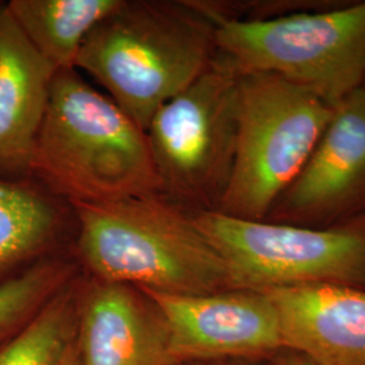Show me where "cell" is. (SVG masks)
Instances as JSON below:
<instances>
[{
  "mask_svg": "<svg viewBox=\"0 0 365 365\" xmlns=\"http://www.w3.org/2000/svg\"><path fill=\"white\" fill-rule=\"evenodd\" d=\"M56 72L0 6V172H31Z\"/></svg>",
  "mask_w": 365,
  "mask_h": 365,
  "instance_id": "7c38bea8",
  "label": "cell"
},
{
  "mask_svg": "<svg viewBox=\"0 0 365 365\" xmlns=\"http://www.w3.org/2000/svg\"><path fill=\"white\" fill-rule=\"evenodd\" d=\"M365 214V93L334 107L333 117L297 179L264 221L329 227Z\"/></svg>",
  "mask_w": 365,
  "mask_h": 365,
  "instance_id": "ba28073f",
  "label": "cell"
},
{
  "mask_svg": "<svg viewBox=\"0 0 365 365\" xmlns=\"http://www.w3.org/2000/svg\"><path fill=\"white\" fill-rule=\"evenodd\" d=\"M69 207L80 260L96 280L170 295L235 289L192 215L160 194Z\"/></svg>",
  "mask_w": 365,
  "mask_h": 365,
  "instance_id": "3957f363",
  "label": "cell"
},
{
  "mask_svg": "<svg viewBox=\"0 0 365 365\" xmlns=\"http://www.w3.org/2000/svg\"><path fill=\"white\" fill-rule=\"evenodd\" d=\"M143 291L165 322L170 353L179 364L268 357L284 349L279 312L265 292L230 289L170 295Z\"/></svg>",
  "mask_w": 365,
  "mask_h": 365,
  "instance_id": "9c48e42d",
  "label": "cell"
},
{
  "mask_svg": "<svg viewBox=\"0 0 365 365\" xmlns=\"http://www.w3.org/2000/svg\"><path fill=\"white\" fill-rule=\"evenodd\" d=\"M120 0H11L7 9L56 71L76 69L84 41Z\"/></svg>",
  "mask_w": 365,
  "mask_h": 365,
  "instance_id": "4fadbf2b",
  "label": "cell"
},
{
  "mask_svg": "<svg viewBox=\"0 0 365 365\" xmlns=\"http://www.w3.org/2000/svg\"><path fill=\"white\" fill-rule=\"evenodd\" d=\"M60 365H81L80 356H78V345H76V339L71 344V346L68 348V351L64 354Z\"/></svg>",
  "mask_w": 365,
  "mask_h": 365,
  "instance_id": "ac0fdd59",
  "label": "cell"
},
{
  "mask_svg": "<svg viewBox=\"0 0 365 365\" xmlns=\"http://www.w3.org/2000/svg\"><path fill=\"white\" fill-rule=\"evenodd\" d=\"M274 365H279V364H277V361H276V360H274Z\"/></svg>",
  "mask_w": 365,
  "mask_h": 365,
  "instance_id": "ffe728a7",
  "label": "cell"
},
{
  "mask_svg": "<svg viewBox=\"0 0 365 365\" xmlns=\"http://www.w3.org/2000/svg\"><path fill=\"white\" fill-rule=\"evenodd\" d=\"M191 215L225 261L235 289H365V214L329 227Z\"/></svg>",
  "mask_w": 365,
  "mask_h": 365,
  "instance_id": "8992f818",
  "label": "cell"
},
{
  "mask_svg": "<svg viewBox=\"0 0 365 365\" xmlns=\"http://www.w3.org/2000/svg\"><path fill=\"white\" fill-rule=\"evenodd\" d=\"M217 45L241 75L274 73L337 106L364 78L365 0L223 24L217 27Z\"/></svg>",
  "mask_w": 365,
  "mask_h": 365,
  "instance_id": "52a82bcc",
  "label": "cell"
},
{
  "mask_svg": "<svg viewBox=\"0 0 365 365\" xmlns=\"http://www.w3.org/2000/svg\"><path fill=\"white\" fill-rule=\"evenodd\" d=\"M72 269L61 261H48L0 284V337L33 318L71 282Z\"/></svg>",
  "mask_w": 365,
  "mask_h": 365,
  "instance_id": "2e32d148",
  "label": "cell"
},
{
  "mask_svg": "<svg viewBox=\"0 0 365 365\" xmlns=\"http://www.w3.org/2000/svg\"><path fill=\"white\" fill-rule=\"evenodd\" d=\"M241 73L218 52L212 64L158 108L146 138L160 195L190 214L217 212L235 167Z\"/></svg>",
  "mask_w": 365,
  "mask_h": 365,
  "instance_id": "5b68a950",
  "label": "cell"
},
{
  "mask_svg": "<svg viewBox=\"0 0 365 365\" xmlns=\"http://www.w3.org/2000/svg\"><path fill=\"white\" fill-rule=\"evenodd\" d=\"M66 212L69 205L46 190L0 180V272L48 248Z\"/></svg>",
  "mask_w": 365,
  "mask_h": 365,
  "instance_id": "5bb4252c",
  "label": "cell"
},
{
  "mask_svg": "<svg viewBox=\"0 0 365 365\" xmlns=\"http://www.w3.org/2000/svg\"><path fill=\"white\" fill-rule=\"evenodd\" d=\"M78 294L71 282L0 351V365H60L76 339Z\"/></svg>",
  "mask_w": 365,
  "mask_h": 365,
  "instance_id": "9a60e30c",
  "label": "cell"
},
{
  "mask_svg": "<svg viewBox=\"0 0 365 365\" xmlns=\"http://www.w3.org/2000/svg\"><path fill=\"white\" fill-rule=\"evenodd\" d=\"M274 360L279 365H315L300 353L283 349L274 354Z\"/></svg>",
  "mask_w": 365,
  "mask_h": 365,
  "instance_id": "e0dca14e",
  "label": "cell"
},
{
  "mask_svg": "<svg viewBox=\"0 0 365 365\" xmlns=\"http://www.w3.org/2000/svg\"><path fill=\"white\" fill-rule=\"evenodd\" d=\"M30 173L68 205L160 194L144 129L78 69L53 78Z\"/></svg>",
  "mask_w": 365,
  "mask_h": 365,
  "instance_id": "7a4b0ae2",
  "label": "cell"
},
{
  "mask_svg": "<svg viewBox=\"0 0 365 365\" xmlns=\"http://www.w3.org/2000/svg\"><path fill=\"white\" fill-rule=\"evenodd\" d=\"M217 54V26L191 0H120L84 41L76 69L146 130Z\"/></svg>",
  "mask_w": 365,
  "mask_h": 365,
  "instance_id": "6da1fadb",
  "label": "cell"
},
{
  "mask_svg": "<svg viewBox=\"0 0 365 365\" xmlns=\"http://www.w3.org/2000/svg\"><path fill=\"white\" fill-rule=\"evenodd\" d=\"M360 90H361V91L364 92L365 93V75L364 78H363V83H361V87H360Z\"/></svg>",
  "mask_w": 365,
  "mask_h": 365,
  "instance_id": "d6986e66",
  "label": "cell"
},
{
  "mask_svg": "<svg viewBox=\"0 0 365 365\" xmlns=\"http://www.w3.org/2000/svg\"><path fill=\"white\" fill-rule=\"evenodd\" d=\"M279 312L284 349L315 365H365V289L264 291Z\"/></svg>",
  "mask_w": 365,
  "mask_h": 365,
  "instance_id": "8fae6325",
  "label": "cell"
},
{
  "mask_svg": "<svg viewBox=\"0 0 365 365\" xmlns=\"http://www.w3.org/2000/svg\"><path fill=\"white\" fill-rule=\"evenodd\" d=\"M334 107L279 75H241L235 167L217 212L264 221L306 165Z\"/></svg>",
  "mask_w": 365,
  "mask_h": 365,
  "instance_id": "277c9868",
  "label": "cell"
},
{
  "mask_svg": "<svg viewBox=\"0 0 365 365\" xmlns=\"http://www.w3.org/2000/svg\"><path fill=\"white\" fill-rule=\"evenodd\" d=\"M81 365H178L165 322L140 288L96 279L78 294Z\"/></svg>",
  "mask_w": 365,
  "mask_h": 365,
  "instance_id": "30bf717a",
  "label": "cell"
}]
</instances>
